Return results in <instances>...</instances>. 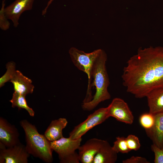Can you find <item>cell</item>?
I'll return each mask as SVG.
<instances>
[{
  "mask_svg": "<svg viewBox=\"0 0 163 163\" xmlns=\"http://www.w3.org/2000/svg\"><path fill=\"white\" fill-rule=\"evenodd\" d=\"M121 77L126 91L137 98L163 87V47L139 48L127 62Z\"/></svg>",
  "mask_w": 163,
  "mask_h": 163,
  "instance_id": "cell-1",
  "label": "cell"
},
{
  "mask_svg": "<svg viewBox=\"0 0 163 163\" xmlns=\"http://www.w3.org/2000/svg\"><path fill=\"white\" fill-rule=\"evenodd\" d=\"M35 0H15L5 8V15L13 23V26L17 27L19 24V19L24 11L32 9Z\"/></svg>",
  "mask_w": 163,
  "mask_h": 163,
  "instance_id": "cell-10",
  "label": "cell"
},
{
  "mask_svg": "<svg viewBox=\"0 0 163 163\" xmlns=\"http://www.w3.org/2000/svg\"><path fill=\"white\" fill-rule=\"evenodd\" d=\"M146 97L149 108V112L153 114L163 113V87L153 89Z\"/></svg>",
  "mask_w": 163,
  "mask_h": 163,
  "instance_id": "cell-14",
  "label": "cell"
},
{
  "mask_svg": "<svg viewBox=\"0 0 163 163\" xmlns=\"http://www.w3.org/2000/svg\"><path fill=\"white\" fill-rule=\"evenodd\" d=\"M117 158V153L109 143L104 140L96 155L92 163H114Z\"/></svg>",
  "mask_w": 163,
  "mask_h": 163,
  "instance_id": "cell-15",
  "label": "cell"
},
{
  "mask_svg": "<svg viewBox=\"0 0 163 163\" xmlns=\"http://www.w3.org/2000/svg\"><path fill=\"white\" fill-rule=\"evenodd\" d=\"M67 123L68 121L65 118H60L52 120L44 133V136L50 142L60 139L63 137L62 130Z\"/></svg>",
  "mask_w": 163,
  "mask_h": 163,
  "instance_id": "cell-16",
  "label": "cell"
},
{
  "mask_svg": "<svg viewBox=\"0 0 163 163\" xmlns=\"http://www.w3.org/2000/svg\"><path fill=\"white\" fill-rule=\"evenodd\" d=\"M5 0L2 2V7L0 10V28L4 31L8 29L10 26V23L7 17L5 12Z\"/></svg>",
  "mask_w": 163,
  "mask_h": 163,
  "instance_id": "cell-21",
  "label": "cell"
},
{
  "mask_svg": "<svg viewBox=\"0 0 163 163\" xmlns=\"http://www.w3.org/2000/svg\"><path fill=\"white\" fill-rule=\"evenodd\" d=\"M54 0H50L47 3L46 6L42 11V15H43L46 14L48 8Z\"/></svg>",
  "mask_w": 163,
  "mask_h": 163,
  "instance_id": "cell-25",
  "label": "cell"
},
{
  "mask_svg": "<svg viewBox=\"0 0 163 163\" xmlns=\"http://www.w3.org/2000/svg\"><path fill=\"white\" fill-rule=\"evenodd\" d=\"M109 117L107 107L100 108L89 115L85 121L75 126L69 133V137L72 139L81 138L90 129L103 123Z\"/></svg>",
  "mask_w": 163,
  "mask_h": 163,
  "instance_id": "cell-6",
  "label": "cell"
},
{
  "mask_svg": "<svg viewBox=\"0 0 163 163\" xmlns=\"http://www.w3.org/2000/svg\"><path fill=\"white\" fill-rule=\"evenodd\" d=\"M25 134L26 149L30 155L47 163L53 161V150L49 141L40 134L36 127L26 120L20 122Z\"/></svg>",
  "mask_w": 163,
  "mask_h": 163,
  "instance_id": "cell-3",
  "label": "cell"
},
{
  "mask_svg": "<svg viewBox=\"0 0 163 163\" xmlns=\"http://www.w3.org/2000/svg\"><path fill=\"white\" fill-rule=\"evenodd\" d=\"M104 141L97 138H92L80 145L78 149L80 161L82 163H92Z\"/></svg>",
  "mask_w": 163,
  "mask_h": 163,
  "instance_id": "cell-11",
  "label": "cell"
},
{
  "mask_svg": "<svg viewBox=\"0 0 163 163\" xmlns=\"http://www.w3.org/2000/svg\"><path fill=\"white\" fill-rule=\"evenodd\" d=\"M139 123L145 129L151 128L153 125L154 121V114L149 112L142 114L139 117Z\"/></svg>",
  "mask_w": 163,
  "mask_h": 163,
  "instance_id": "cell-20",
  "label": "cell"
},
{
  "mask_svg": "<svg viewBox=\"0 0 163 163\" xmlns=\"http://www.w3.org/2000/svg\"><path fill=\"white\" fill-rule=\"evenodd\" d=\"M7 70L0 78V87L3 86L5 83L10 81L14 77L16 71L15 63L13 61L8 62L6 65Z\"/></svg>",
  "mask_w": 163,
  "mask_h": 163,
  "instance_id": "cell-18",
  "label": "cell"
},
{
  "mask_svg": "<svg viewBox=\"0 0 163 163\" xmlns=\"http://www.w3.org/2000/svg\"><path fill=\"white\" fill-rule=\"evenodd\" d=\"M101 49L94 50L92 52L87 53L74 47H71L69 53L74 65L80 70L85 72L88 77V83L85 97L83 103L91 101L93 96L92 95V78L91 70L94 60L100 53Z\"/></svg>",
  "mask_w": 163,
  "mask_h": 163,
  "instance_id": "cell-4",
  "label": "cell"
},
{
  "mask_svg": "<svg viewBox=\"0 0 163 163\" xmlns=\"http://www.w3.org/2000/svg\"><path fill=\"white\" fill-rule=\"evenodd\" d=\"M155 121L153 126L145 131L153 144L163 148V113L154 114Z\"/></svg>",
  "mask_w": 163,
  "mask_h": 163,
  "instance_id": "cell-12",
  "label": "cell"
},
{
  "mask_svg": "<svg viewBox=\"0 0 163 163\" xmlns=\"http://www.w3.org/2000/svg\"><path fill=\"white\" fill-rule=\"evenodd\" d=\"M123 163H149L146 158L140 156H133L130 158L123 160Z\"/></svg>",
  "mask_w": 163,
  "mask_h": 163,
  "instance_id": "cell-24",
  "label": "cell"
},
{
  "mask_svg": "<svg viewBox=\"0 0 163 163\" xmlns=\"http://www.w3.org/2000/svg\"><path fill=\"white\" fill-rule=\"evenodd\" d=\"M109 116L114 118L117 120L131 124L134 117L127 104L123 99L115 98L107 107Z\"/></svg>",
  "mask_w": 163,
  "mask_h": 163,
  "instance_id": "cell-8",
  "label": "cell"
},
{
  "mask_svg": "<svg viewBox=\"0 0 163 163\" xmlns=\"http://www.w3.org/2000/svg\"><path fill=\"white\" fill-rule=\"evenodd\" d=\"M126 139L128 147L131 151H137L139 149L141 144L137 137L130 134L126 138Z\"/></svg>",
  "mask_w": 163,
  "mask_h": 163,
  "instance_id": "cell-22",
  "label": "cell"
},
{
  "mask_svg": "<svg viewBox=\"0 0 163 163\" xmlns=\"http://www.w3.org/2000/svg\"><path fill=\"white\" fill-rule=\"evenodd\" d=\"M151 149L155 155V163H163V148H159L153 144L151 145Z\"/></svg>",
  "mask_w": 163,
  "mask_h": 163,
  "instance_id": "cell-23",
  "label": "cell"
},
{
  "mask_svg": "<svg viewBox=\"0 0 163 163\" xmlns=\"http://www.w3.org/2000/svg\"><path fill=\"white\" fill-rule=\"evenodd\" d=\"M25 97V96L14 92L11 99L9 101L12 104V107H17L19 110L24 109L27 111L30 116L33 117L34 115V112L27 104Z\"/></svg>",
  "mask_w": 163,
  "mask_h": 163,
  "instance_id": "cell-17",
  "label": "cell"
},
{
  "mask_svg": "<svg viewBox=\"0 0 163 163\" xmlns=\"http://www.w3.org/2000/svg\"><path fill=\"white\" fill-rule=\"evenodd\" d=\"M30 154L21 142L9 148H0V163H27Z\"/></svg>",
  "mask_w": 163,
  "mask_h": 163,
  "instance_id": "cell-7",
  "label": "cell"
},
{
  "mask_svg": "<svg viewBox=\"0 0 163 163\" xmlns=\"http://www.w3.org/2000/svg\"><path fill=\"white\" fill-rule=\"evenodd\" d=\"M112 147L117 153H128L131 151L127 146L126 138L123 137H117Z\"/></svg>",
  "mask_w": 163,
  "mask_h": 163,
  "instance_id": "cell-19",
  "label": "cell"
},
{
  "mask_svg": "<svg viewBox=\"0 0 163 163\" xmlns=\"http://www.w3.org/2000/svg\"><path fill=\"white\" fill-rule=\"evenodd\" d=\"M107 59L106 53L101 49L93 62L91 70L92 85L95 87L96 92L91 101L82 104V107L85 110H92L101 102L111 98L108 90L110 82L106 67Z\"/></svg>",
  "mask_w": 163,
  "mask_h": 163,
  "instance_id": "cell-2",
  "label": "cell"
},
{
  "mask_svg": "<svg viewBox=\"0 0 163 163\" xmlns=\"http://www.w3.org/2000/svg\"><path fill=\"white\" fill-rule=\"evenodd\" d=\"M19 134L16 127L0 118V148H9L19 143Z\"/></svg>",
  "mask_w": 163,
  "mask_h": 163,
  "instance_id": "cell-9",
  "label": "cell"
},
{
  "mask_svg": "<svg viewBox=\"0 0 163 163\" xmlns=\"http://www.w3.org/2000/svg\"><path fill=\"white\" fill-rule=\"evenodd\" d=\"M10 82L13 85L14 92L25 96L33 92L34 86L32 81L19 70H16L14 77Z\"/></svg>",
  "mask_w": 163,
  "mask_h": 163,
  "instance_id": "cell-13",
  "label": "cell"
},
{
  "mask_svg": "<svg viewBox=\"0 0 163 163\" xmlns=\"http://www.w3.org/2000/svg\"><path fill=\"white\" fill-rule=\"evenodd\" d=\"M82 140V138L72 139L63 137L50 143L53 150L58 154L60 163H79L78 154L75 151L80 146Z\"/></svg>",
  "mask_w": 163,
  "mask_h": 163,
  "instance_id": "cell-5",
  "label": "cell"
}]
</instances>
